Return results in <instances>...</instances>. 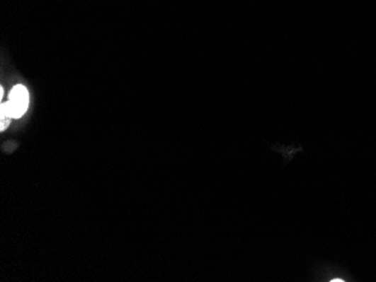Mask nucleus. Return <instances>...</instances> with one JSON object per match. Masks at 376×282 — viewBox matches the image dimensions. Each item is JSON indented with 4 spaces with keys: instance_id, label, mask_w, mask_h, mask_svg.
Segmentation results:
<instances>
[{
    "instance_id": "3",
    "label": "nucleus",
    "mask_w": 376,
    "mask_h": 282,
    "mask_svg": "<svg viewBox=\"0 0 376 282\" xmlns=\"http://www.w3.org/2000/svg\"><path fill=\"white\" fill-rule=\"evenodd\" d=\"M3 96H4V89L3 88H1V89H0V97L3 98Z\"/></svg>"
},
{
    "instance_id": "2",
    "label": "nucleus",
    "mask_w": 376,
    "mask_h": 282,
    "mask_svg": "<svg viewBox=\"0 0 376 282\" xmlns=\"http://www.w3.org/2000/svg\"><path fill=\"white\" fill-rule=\"evenodd\" d=\"M11 116L9 114L8 107L7 104L3 102L1 104V110H0V129L5 131L8 127L9 123H11Z\"/></svg>"
},
{
    "instance_id": "1",
    "label": "nucleus",
    "mask_w": 376,
    "mask_h": 282,
    "mask_svg": "<svg viewBox=\"0 0 376 282\" xmlns=\"http://www.w3.org/2000/svg\"><path fill=\"white\" fill-rule=\"evenodd\" d=\"M28 102L30 96L28 89L22 85L15 86L9 93L8 102H6L11 118L22 117L28 110Z\"/></svg>"
}]
</instances>
